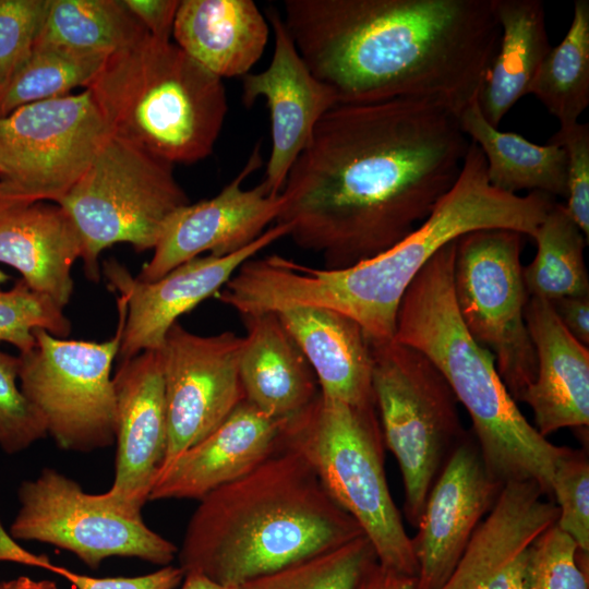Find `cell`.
Masks as SVG:
<instances>
[{
    "label": "cell",
    "mask_w": 589,
    "mask_h": 589,
    "mask_svg": "<svg viewBox=\"0 0 589 589\" xmlns=\"http://www.w3.org/2000/svg\"><path fill=\"white\" fill-rule=\"evenodd\" d=\"M469 144L459 117L436 101L338 104L292 165L275 223L326 268L356 265L425 220L456 182Z\"/></svg>",
    "instance_id": "cell-1"
},
{
    "label": "cell",
    "mask_w": 589,
    "mask_h": 589,
    "mask_svg": "<svg viewBox=\"0 0 589 589\" xmlns=\"http://www.w3.org/2000/svg\"><path fill=\"white\" fill-rule=\"evenodd\" d=\"M281 17L338 104L424 99L458 117L501 37L491 0H286Z\"/></svg>",
    "instance_id": "cell-2"
},
{
    "label": "cell",
    "mask_w": 589,
    "mask_h": 589,
    "mask_svg": "<svg viewBox=\"0 0 589 589\" xmlns=\"http://www.w3.org/2000/svg\"><path fill=\"white\" fill-rule=\"evenodd\" d=\"M363 536L302 455L283 446L248 474L199 500L179 566L240 586Z\"/></svg>",
    "instance_id": "cell-3"
},
{
    "label": "cell",
    "mask_w": 589,
    "mask_h": 589,
    "mask_svg": "<svg viewBox=\"0 0 589 589\" xmlns=\"http://www.w3.org/2000/svg\"><path fill=\"white\" fill-rule=\"evenodd\" d=\"M554 202L541 192L521 196L492 187L483 153L470 141L456 182L411 233L345 268H314L292 261L279 277L280 299L287 306L339 312L371 339H394L401 299L438 250L479 229H509L532 238Z\"/></svg>",
    "instance_id": "cell-4"
},
{
    "label": "cell",
    "mask_w": 589,
    "mask_h": 589,
    "mask_svg": "<svg viewBox=\"0 0 589 589\" xmlns=\"http://www.w3.org/2000/svg\"><path fill=\"white\" fill-rule=\"evenodd\" d=\"M456 240L423 266L405 292L394 339L422 352L467 410L491 476L502 484L534 481L552 496L565 446L542 436L508 393L492 353L477 342L458 313L453 288Z\"/></svg>",
    "instance_id": "cell-5"
},
{
    "label": "cell",
    "mask_w": 589,
    "mask_h": 589,
    "mask_svg": "<svg viewBox=\"0 0 589 589\" xmlns=\"http://www.w3.org/2000/svg\"><path fill=\"white\" fill-rule=\"evenodd\" d=\"M86 88L111 135L171 165L206 158L228 109L221 79L149 33L109 56Z\"/></svg>",
    "instance_id": "cell-6"
},
{
    "label": "cell",
    "mask_w": 589,
    "mask_h": 589,
    "mask_svg": "<svg viewBox=\"0 0 589 589\" xmlns=\"http://www.w3.org/2000/svg\"><path fill=\"white\" fill-rule=\"evenodd\" d=\"M280 444L304 457L335 503L358 522L381 566L416 578L412 541L386 480L374 402L351 405L320 393L285 421Z\"/></svg>",
    "instance_id": "cell-7"
},
{
    "label": "cell",
    "mask_w": 589,
    "mask_h": 589,
    "mask_svg": "<svg viewBox=\"0 0 589 589\" xmlns=\"http://www.w3.org/2000/svg\"><path fill=\"white\" fill-rule=\"evenodd\" d=\"M370 345L384 444L402 476L405 515L417 527L436 478L468 433L454 392L422 352L395 339L370 338Z\"/></svg>",
    "instance_id": "cell-8"
},
{
    "label": "cell",
    "mask_w": 589,
    "mask_h": 589,
    "mask_svg": "<svg viewBox=\"0 0 589 589\" xmlns=\"http://www.w3.org/2000/svg\"><path fill=\"white\" fill-rule=\"evenodd\" d=\"M189 203L171 164L110 134L57 204L80 232L87 278L98 281L105 249L124 242L154 250L167 220Z\"/></svg>",
    "instance_id": "cell-9"
},
{
    "label": "cell",
    "mask_w": 589,
    "mask_h": 589,
    "mask_svg": "<svg viewBox=\"0 0 589 589\" xmlns=\"http://www.w3.org/2000/svg\"><path fill=\"white\" fill-rule=\"evenodd\" d=\"M118 326L103 342L58 338L33 329L35 345L20 352V388L56 445L89 453L115 443L116 398L110 371L118 356L127 300L117 298Z\"/></svg>",
    "instance_id": "cell-10"
},
{
    "label": "cell",
    "mask_w": 589,
    "mask_h": 589,
    "mask_svg": "<svg viewBox=\"0 0 589 589\" xmlns=\"http://www.w3.org/2000/svg\"><path fill=\"white\" fill-rule=\"evenodd\" d=\"M521 233L479 229L456 240L453 288L458 313L473 339L488 349L515 401L533 382L536 351L525 309L529 299L520 255Z\"/></svg>",
    "instance_id": "cell-11"
},
{
    "label": "cell",
    "mask_w": 589,
    "mask_h": 589,
    "mask_svg": "<svg viewBox=\"0 0 589 589\" xmlns=\"http://www.w3.org/2000/svg\"><path fill=\"white\" fill-rule=\"evenodd\" d=\"M110 134L88 88L0 117V200L58 203Z\"/></svg>",
    "instance_id": "cell-12"
},
{
    "label": "cell",
    "mask_w": 589,
    "mask_h": 589,
    "mask_svg": "<svg viewBox=\"0 0 589 589\" xmlns=\"http://www.w3.org/2000/svg\"><path fill=\"white\" fill-rule=\"evenodd\" d=\"M19 510L10 525L16 540L51 544L74 554L91 569L113 556L166 566L178 548L146 526L86 493L73 479L44 468L17 490Z\"/></svg>",
    "instance_id": "cell-13"
},
{
    "label": "cell",
    "mask_w": 589,
    "mask_h": 589,
    "mask_svg": "<svg viewBox=\"0 0 589 589\" xmlns=\"http://www.w3.org/2000/svg\"><path fill=\"white\" fill-rule=\"evenodd\" d=\"M241 347L242 337L232 332L202 336L179 322L168 330L159 349L168 425L161 469L215 431L244 400Z\"/></svg>",
    "instance_id": "cell-14"
},
{
    "label": "cell",
    "mask_w": 589,
    "mask_h": 589,
    "mask_svg": "<svg viewBox=\"0 0 589 589\" xmlns=\"http://www.w3.org/2000/svg\"><path fill=\"white\" fill-rule=\"evenodd\" d=\"M289 233L288 225L275 224L235 253L197 256L151 283L134 278L115 260L106 261L104 274L108 284L127 300L118 361H127L145 350L160 349L168 330L181 315L218 293L247 261Z\"/></svg>",
    "instance_id": "cell-15"
},
{
    "label": "cell",
    "mask_w": 589,
    "mask_h": 589,
    "mask_svg": "<svg viewBox=\"0 0 589 589\" xmlns=\"http://www.w3.org/2000/svg\"><path fill=\"white\" fill-rule=\"evenodd\" d=\"M116 398L115 477L96 494L105 505L131 517L141 512L167 449L168 425L160 351L145 350L119 362L112 377Z\"/></svg>",
    "instance_id": "cell-16"
},
{
    "label": "cell",
    "mask_w": 589,
    "mask_h": 589,
    "mask_svg": "<svg viewBox=\"0 0 589 589\" xmlns=\"http://www.w3.org/2000/svg\"><path fill=\"white\" fill-rule=\"evenodd\" d=\"M262 164L256 145L240 172L215 196L179 208L167 220L154 254L136 278L151 283L204 252L235 253L252 243L276 221L284 204L262 181L243 189L244 180Z\"/></svg>",
    "instance_id": "cell-17"
},
{
    "label": "cell",
    "mask_w": 589,
    "mask_h": 589,
    "mask_svg": "<svg viewBox=\"0 0 589 589\" xmlns=\"http://www.w3.org/2000/svg\"><path fill=\"white\" fill-rule=\"evenodd\" d=\"M503 485L468 434L436 478L411 538L418 564L414 589H438L447 580Z\"/></svg>",
    "instance_id": "cell-18"
},
{
    "label": "cell",
    "mask_w": 589,
    "mask_h": 589,
    "mask_svg": "<svg viewBox=\"0 0 589 589\" xmlns=\"http://www.w3.org/2000/svg\"><path fill=\"white\" fill-rule=\"evenodd\" d=\"M267 16L274 34L273 57L265 70L242 77V101L251 106L262 97L268 107L272 151L263 181L277 195L316 125L338 101L300 56L281 14L271 9Z\"/></svg>",
    "instance_id": "cell-19"
},
{
    "label": "cell",
    "mask_w": 589,
    "mask_h": 589,
    "mask_svg": "<svg viewBox=\"0 0 589 589\" xmlns=\"http://www.w3.org/2000/svg\"><path fill=\"white\" fill-rule=\"evenodd\" d=\"M534 481L505 483L454 572L438 589H521L532 541L554 525L557 505Z\"/></svg>",
    "instance_id": "cell-20"
},
{
    "label": "cell",
    "mask_w": 589,
    "mask_h": 589,
    "mask_svg": "<svg viewBox=\"0 0 589 589\" xmlns=\"http://www.w3.org/2000/svg\"><path fill=\"white\" fill-rule=\"evenodd\" d=\"M285 421L244 399L215 431L159 471L148 501H199L248 474L280 447Z\"/></svg>",
    "instance_id": "cell-21"
},
{
    "label": "cell",
    "mask_w": 589,
    "mask_h": 589,
    "mask_svg": "<svg viewBox=\"0 0 589 589\" xmlns=\"http://www.w3.org/2000/svg\"><path fill=\"white\" fill-rule=\"evenodd\" d=\"M525 320L537 372L520 401L531 408L533 426L544 437L564 428H588L589 348L567 332L544 299L529 297Z\"/></svg>",
    "instance_id": "cell-22"
},
{
    "label": "cell",
    "mask_w": 589,
    "mask_h": 589,
    "mask_svg": "<svg viewBox=\"0 0 589 589\" xmlns=\"http://www.w3.org/2000/svg\"><path fill=\"white\" fill-rule=\"evenodd\" d=\"M82 252L80 232L59 204L0 200V263L62 309L72 296L71 269Z\"/></svg>",
    "instance_id": "cell-23"
},
{
    "label": "cell",
    "mask_w": 589,
    "mask_h": 589,
    "mask_svg": "<svg viewBox=\"0 0 589 589\" xmlns=\"http://www.w3.org/2000/svg\"><path fill=\"white\" fill-rule=\"evenodd\" d=\"M241 317L247 332L239 357L244 399L271 418L288 420L320 394L316 376L276 313Z\"/></svg>",
    "instance_id": "cell-24"
},
{
    "label": "cell",
    "mask_w": 589,
    "mask_h": 589,
    "mask_svg": "<svg viewBox=\"0 0 589 589\" xmlns=\"http://www.w3.org/2000/svg\"><path fill=\"white\" fill-rule=\"evenodd\" d=\"M328 398L374 402L370 338L350 317L325 308L299 305L276 313Z\"/></svg>",
    "instance_id": "cell-25"
},
{
    "label": "cell",
    "mask_w": 589,
    "mask_h": 589,
    "mask_svg": "<svg viewBox=\"0 0 589 589\" xmlns=\"http://www.w3.org/2000/svg\"><path fill=\"white\" fill-rule=\"evenodd\" d=\"M268 34V23L252 0L180 1L172 28L176 44L221 80L250 73Z\"/></svg>",
    "instance_id": "cell-26"
},
{
    "label": "cell",
    "mask_w": 589,
    "mask_h": 589,
    "mask_svg": "<svg viewBox=\"0 0 589 589\" xmlns=\"http://www.w3.org/2000/svg\"><path fill=\"white\" fill-rule=\"evenodd\" d=\"M501 28L495 56L478 93L486 121L497 128L525 95L552 46L540 0H491Z\"/></svg>",
    "instance_id": "cell-27"
},
{
    "label": "cell",
    "mask_w": 589,
    "mask_h": 589,
    "mask_svg": "<svg viewBox=\"0 0 589 589\" xmlns=\"http://www.w3.org/2000/svg\"><path fill=\"white\" fill-rule=\"evenodd\" d=\"M462 132L483 153L486 177L503 192H541L566 197L567 160L562 146L532 143L515 132H503L483 117L478 98L459 116Z\"/></svg>",
    "instance_id": "cell-28"
},
{
    "label": "cell",
    "mask_w": 589,
    "mask_h": 589,
    "mask_svg": "<svg viewBox=\"0 0 589 589\" xmlns=\"http://www.w3.org/2000/svg\"><path fill=\"white\" fill-rule=\"evenodd\" d=\"M147 34L122 0H50L37 40L108 58Z\"/></svg>",
    "instance_id": "cell-29"
},
{
    "label": "cell",
    "mask_w": 589,
    "mask_h": 589,
    "mask_svg": "<svg viewBox=\"0 0 589 589\" xmlns=\"http://www.w3.org/2000/svg\"><path fill=\"white\" fill-rule=\"evenodd\" d=\"M532 239L537 253L522 269L529 297L554 301L589 294L585 263L588 239L568 215L565 205L554 203Z\"/></svg>",
    "instance_id": "cell-30"
},
{
    "label": "cell",
    "mask_w": 589,
    "mask_h": 589,
    "mask_svg": "<svg viewBox=\"0 0 589 589\" xmlns=\"http://www.w3.org/2000/svg\"><path fill=\"white\" fill-rule=\"evenodd\" d=\"M528 94L536 96L560 127L578 122L589 105V1L575 0L570 26L540 64Z\"/></svg>",
    "instance_id": "cell-31"
},
{
    "label": "cell",
    "mask_w": 589,
    "mask_h": 589,
    "mask_svg": "<svg viewBox=\"0 0 589 589\" xmlns=\"http://www.w3.org/2000/svg\"><path fill=\"white\" fill-rule=\"evenodd\" d=\"M106 60L37 40L26 60L0 91V117L31 103L68 95L80 86L86 88Z\"/></svg>",
    "instance_id": "cell-32"
},
{
    "label": "cell",
    "mask_w": 589,
    "mask_h": 589,
    "mask_svg": "<svg viewBox=\"0 0 589 589\" xmlns=\"http://www.w3.org/2000/svg\"><path fill=\"white\" fill-rule=\"evenodd\" d=\"M376 562L374 549L363 534L240 586L242 589H359Z\"/></svg>",
    "instance_id": "cell-33"
},
{
    "label": "cell",
    "mask_w": 589,
    "mask_h": 589,
    "mask_svg": "<svg viewBox=\"0 0 589 589\" xmlns=\"http://www.w3.org/2000/svg\"><path fill=\"white\" fill-rule=\"evenodd\" d=\"M35 328L65 338L71 332V323L63 309L49 296L33 290L20 279L13 288L0 291V341L25 352L35 345Z\"/></svg>",
    "instance_id": "cell-34"
},
{
    "label": "cell",
    "mask_w": 589,
    "mask_h": 589,
    "mask_svg": "<svg viewBox=\"0 0 589 589\" xmlns=\"http://www.w3.org/2000/svg\"><path fill=\"white\" fill-rule=\"evenodd\" d=\"M576 542L556 524L529 545L521 572V589H588V573L578 560Z\"/></svg>",
    "instance_id": "cell-35"
},
{
    "label": "cell",
    "mask_w": 589,
    "mask_h": 589,
    "mask_svg": "<svg viewBox=\"0 0 589 589\" xmlns=\"http://www.w3.org/2000/svg\"><path fill=\"white\" fill-rule=\"evenodd\" d=\"M552 495L558 507L556 526L588 556L589 461L584 450L565 447L555 466Z\"/></svg>",
    "instance_id": "cell-36"
},
{
    "label": "cell",
    "mask_w": 589,
    "mask_h": 589,
    "mask_svg": "<svg viewBox=\"0 0 589 589\" xmlns=\"http://www.w3.org/2000/svg\"><path fill=\"white\" fill-rule=\"evenodd\" d=\"M19 357L0 350V448L9 455L45 438L44 419L17 385Z\"/></svg>",
    "instance_id": "cell-37"
},
{
    "label": "cell",
    "mask_w": 589,
    "mask_h": 589,
    "mask_svg": "<svg viewBox=\"0 0 589 589\" xmlns=\"http://www.w3.org/2000/svg\"><path fill=\"white\" fill-rule=\"evenodd\" d=\"M50 0H0V91L35 46Z\"/></svg>",
    "instance_id": "cell-38"
},
{
    "label": "cell",
    "mask_w": 589,
    "mask_h": 589,
    "mask_svg": "<svg viewBox=\"0 0 589 589\" xmlns=\"http://www.w3.org/2000/svg\"><path fill=\"white\" fill-rule=\"evenodd\" d=\"M562 146L566 154L565 208L575 224L589 238V124L576 122L560 127L549 140Z\"/></svg>",
    "instance_id": "cell-39"
},
{
    "label": "cell",
    "mask_w": 589,
    "mask_h": 589,
    "mask_svg": "<svg viewBox=\"0 0 589 589\" xmlns=\"http://www.w3.org/2000/svg\"><path fill=\"white\" fill-rule=\"evenodd\" d=\"M55 574L68 580L73 589H177L184 570L178 565L161 566L157 570L134 577H94L57 565Z\"/></svg>",
    "instance_id": "cell-40"
},
{
    "label": "cell",
    "mask_w": 589,
    "mask_h": 589,
    "mask_svg": "<svg viewBox=\"0 0 589 589\" xmlns=\"http://www.w3.org/2000/svg\"><path fill=\"white\" fill-rule=\"evenodd\" d=\"M128 10L155 38L170 40L180 1L122 0Z\"/></svg>",
    "instance_id": "cell-41"
},
{
    "label": "cell",
    "mask_w": 589,
    "mask_h": 589,
    "mask_svg": "<svg viewBox=\"0 0 589 589\" xmlns=\"http://www.w3.org/2000/svg\"><path fill=\"white\" fill-rule=\"evenodd\" d=\"M550 302V301H549ZM567 332L589 346V294L566 297L550 302Z\"/></svg>",
    "instance_id": "cell-42"
},
{
    "label": "cell",
    "mask_w": 589,
    "mask_h": 589,
    "mask_svg": "<svg viewBox=\"0 0 589 589\" xmlns=\"http://www.w3.org/2000/svg\"><path fill=\"white\" fill-rule=\"evenodd\" d=\"M1 562L43 568L51 573H53L57 566L46 554H35L20 545L10 531L4 529L0 520V563Z\"/></svg>",
    "instance_id": "cell-43"
},
{
    "label": "cell",
    "mask_w": 589,
    "mask_h": 589,
    "mask_svg": "<svg viewBox=\"0 0 589 589\" xmlns=\"http://www.w3.org/2000/svg\"><path fill=\"white\" fill-rule=\"evenodd\" d=\"M416 578L400 575L377 562L369 569L359 589H414Z\"/></svg>",
    "instance_id": "cell-44"
},
{
    "label": "cell",
    "mask_w": 589,
    "mask_h": 589,
    "mask_svg": "<svg viewBox=\"0 0 589 589\" xmlns=\"http://www.w3.org/2000/svg\"><path fill=\"white\" fill-rule=\"evenodd\" d=\"M179 589H242V587L220 585L200 574L187 573Z\"/></svg>",
    "instance_id": "cell-45"
},
{
    "label": "cell",
    "mask_w": 589,
    "mask_h": 589,
    "mask_svg": "<svg viewBox=\"0 0 589 589\" xmlns=\"http://www.w3.org/2000/svg\"><path fill=\"white\" fill-rule=\"evenodd\" d=\"M0 589H58V586L52 580H34L29 577L21 576L8 581H1Z\"/></svg>",
    "instance_id": "cell-46"
},
{
    "label": "cell",
    "mask_w": 589,
    "mask_h": 589,
    "mask_svg": "<svg viewBox=\"0 0 589 589\" xmlns=\"http://www.w3.org/2000/svg\"><path fill=\"white\" fill-rule=\"evenodd\" d=\"M10 279L9 275L0 269V284L7 283Z\"/></svg>",
    "instance_id": "cell-47"
},
{
    "label": "cell",
    "mask_w": 589,
    "mask_h": 589,
    "mask_svg": "<svg viewBox=\"0 0 589 589\" xmlns=\"http://www.w3.org/2000/svg\"><path fill=\"white\" fill-rule=\"evenodd\" d=\"M0 586H1V581H0Z\"/></svg>",
    "instance_id": "cell-48"
}]
</instances>
